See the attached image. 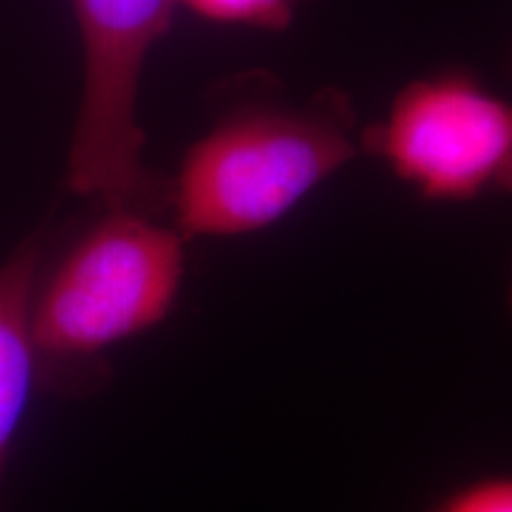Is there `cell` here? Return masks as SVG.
<instances>
[{
	"instance_id": "obj_1",
	"label": "cell",
	"mask_w": 512,
	"mask_h": 512,
	"mask_svg": "<svg viewBox=\"0 0 512 512\" xmlns=\"http://www.w3.org/2000/svg\"><path fill=\"white\" fill-rule=\"evenodd\" d=\"M361 150L349 100L254 102L228 112L185 152L171 183L181 238H240L283 221Z\"/></svg>"
},
{
	"instance_id": "obj_2",
	"label": "cell",
	"mask_w": 512,
	"mask_h": 512,
	"mask_svg": "<svg viewBox=\"0 0 512 512\" xmlns=\"http://www.w3.org/2000/svg\"><path fill=\"white\" fill-rule=\"evenodd\" d=\"M185 278V240L143 209H107L31 299L38 356L88 361L157 328Z\"/></svg>"
},
{
	"instance_id": "obj_3",
	"label": "cell",
	"mask_w": 512,
	"mask_h": 512,
	"mask_svg": "<svg viewBox=\"0 0 512 512\" xmlns=\"http://www.w3.org/2000/svg\"><path fill=\"white\" fill-rule=\"evenodd\" d=\"M178 0H72L83 79L67 183L105 209L152 211L138 119L147 57L169 31Z\"/></svg>"
},
{
	"instance_id": "obj_4",
	"label": "cell",
	"mask_w": 512,
	"mask_h": 512,
	"mask_svg": "<svg viewBox=\"0 0 512 512\" xmlns=\"http://www.w3.org/2000/svg\"><path fill=\"white\" fill-rule=\"evenodd\" d=\"M361 150L425 202L512 195V100L467 69L420 76L363 128Z\"/></svg>"
},
{
	"instance_id": "obj_5",
	"label": "cell",
	"mask_w": 512,
	"mask_h": 512,
	"mask_svg": "<svg viewBox=\"0 0 512 512\" xmlns=\"http://www.w3.org/2000/svg\"><path fill=\"white\" fill-rule=\"evenodd\" d=\"M36 271V240L24 242L0 266V479L34 387L38 351L31 332V299Z\"/></svg>"
},
{
	"instance_id": "obj_6",
	"label": "cell",
	"mask_w": 512,
	"mask_h": 512,
	"mask_svg": "<svg viewBox=\"0 0 512 512\" xmlns=\"http://www.w3.org/2000/svg\"><path fill=\"white\" fill-rule=\"evenodd\" d=\"M302 0H178L207 22L256 31H283Z\"/></svg>"
},
{
	"instance_id": "obj_7",
	"label": "cell",
	"mask_w": 512,
	"mask_h": 512,
	"mask_svg": "<svg viewBox=\"0 0 512 512\" xmlns=\"http://www.w3.org/2000/svg\"><path fill=\"white\" fill-rule=\"evenodd\" d=\"M432 512H512V472H489L458 484Z\"/></svg>"
},
{
	"instance_id": "obj_8",
	"label": "cell",
	"mask_w": 512,
	"mask_h": 512,
	"mask_svg": "<svg viewBox=\"0 0 512 512\" xmlns=\"http://www.w3.org/2000/svg\"><path fill=\"white\" fill-rule=\"evenodd\" d=\"M508 299H510V309H512V275H510V290H508Z\"/></svg>"
}]
</instances>
